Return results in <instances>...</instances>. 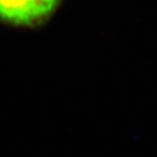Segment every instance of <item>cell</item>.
Returning <instances> with one entry per match:
<instances>
[{
  "instance_id": "6da1fadb",
  "label": "cell",
  "mask_w": 157,
  "mask_h": 157,
  "mask_svg": "<svg viewBox=\"0 0 157 157\" xmlns=\"http://www.w3.org/2000/svg\"><path fill=\"white\" fill-rule=\"evenodd\" d=\"M63 0H0V22L17 28H36L45 23Z\"/></svg>"
}]
</instances>
